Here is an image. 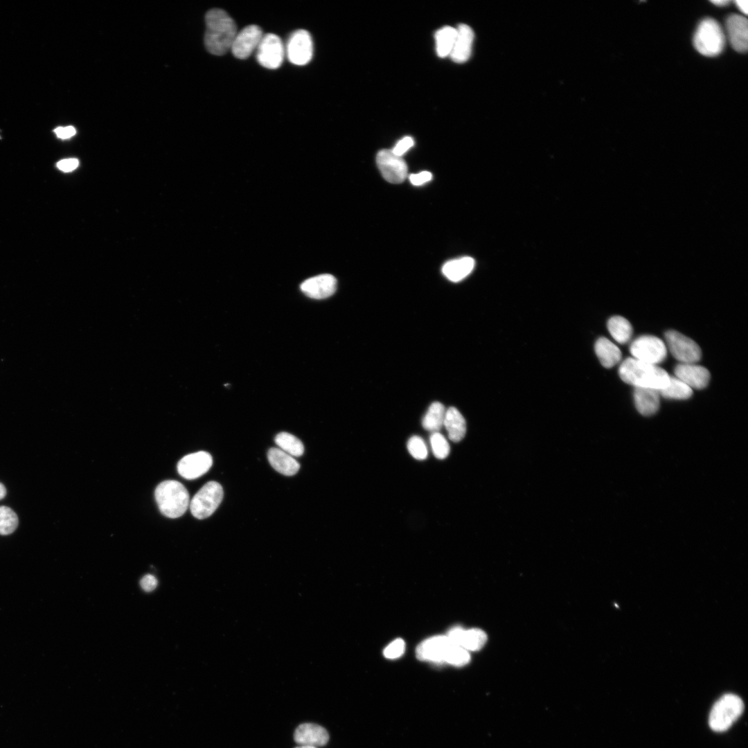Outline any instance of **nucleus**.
Segmentation results:
<instances>
[{"label": "nucleus", "mask_w": 748, "mask_h": 748, "mask_svg": "<svg viewBox=\"0 0 748 748\" xmlns=\"http://www.w3.org/2000/svg\"><path fill=\"white\" fill-rule=\"evenodd\" d=\"M206 30L204 44L207 51L215 55H222L231 49L238 33L231 16L224 10H209L205 16Z\"/></svg>", "instance_id": "nucleus-1"}, {"label": "nucleus", "mask_w": 748, "mask_h": 748, "mask_svg": "<svg viewBox=\"0 0 748 748\" xmlns=\"http://www.w3.org/2000/svg\"><path fill=\"white\" fill-rule=\"evenodd\" d=\"M618 373L621 380L635 387L651 388L661 390L670 382V375L659 366L629 357L619 366Z\"/></svg>", "instance_id": "nucleus-2"}, {"label": "nucleus", "mask_w": 748, "mask_h": 748, "mask_svg": "<svg viewBox=\"0 0 748 748\" xmlns=\"http://www.w3.org/2000/svg\"><path fill=\"white\" fill-rule=\"evenodd\" d=\"M154 497L160 512L169 518L181 517L190 504L188 490L175 480L161 482L155 489Z\"/></svg>", "instance_id": "nucleus-3"}, {"label": "nucleus", "mask_w": 748, "mask_h": 748, "mask_svg": "<svg viewBox=\"0 0 748 748\" xmlns=\"http://www.w3.org/2000/svg\"><path fill=\"white\" fill-rule=\"evenodd\" d=\"M743 710L744 704L740 697L732 693L722 695L710 711L709 724L711 729L717 732L728 730L741 715Z\"/></svg>", "instance_id": "nucleus-4"}, {"label": "nucleus", "mask_w": 748, "mask_h": 748, "mask_svg": "<svg viewBox=\"0 0 748 748\" xmlns=\"http://www.w3.org/2000/svg\"><path fill=\"white\" fill-rule=\"evenodd\" d=\"M693 44L703 55L713 57L720 54L724 48L725 35L720 24L712 18L703 19L695 32Z\"/></svg>", "instance_id": "nucleus-5"}, {"label": "nucleus", "mask_w": 748, "mask_h": 748, "mask_svg": "<svg viewBox=\"0 0 748 748\" xmlns=\"http://www.w3.org/2000/svg\"><path fill=\"white\" fill-rule=\"evenodd\" d=\"M223 496V489L219 483L207 482L194 495L190 502L192 515L199 519L210 517L220 504Z\"/></svg>", "instance_id": "nucleus-6"}, {"label": "nucleus", "mask_w": 748, "mask_h": 748, "mask_svg": "<svg viewBox=\"0 0 748 748\" xmlns=\"http://www.w3.org/2000/svg\"><path fill=\"white\" fill-rule=\"evenodd\" d=\"M630 351L635 359L655 365L662 362L667 355L664 341L652 335H642L634 339Z\"/></svg>", "instance_id": "nucleus-7"}, {"label": "nucleus", "mask_w": 748, "mask_h": 748, "mask_svg": "<svg viewBox=\"0 0 748 748\" xmlns=\"http://www.w3.org/2000/svg\"><path fill=\"white\" fill-rule=\"evenodd\" d=\"M665 338L670 352L682 363L695 364L700 359V348L691 339L675 330L667 331Z\"/></svg>", "instance_id": "nucleus-8"}, {"label": "nucleus", "mask_w": 748, "mask_h": 748, "mask_svg": "<svg viewBox=\"0 0 748 748\" xmlns=\"http://www.w3.org/2000/svg\"><path fill=\"white\" fill-rule=\"evenodd\" d=\"M285 54V46L278 35H263L256 49V58L261 66L269 69H278L283 62Z\"/></svg>", "instance_id": "nucleus-9"}, {"label": "nucleus", "mask_w": 748, "mask_h": 748, "mask_svg": "<svg viewBox=\"0 0 748 748\" xmlns=\"http://www.w3.org/2000/svg\"><path fill=\"white\" fill-rule=\"evenodd\" d=\"M285 49L291 63L298 66L307 64L313 55V43L310 34L304 29L295 30L290 35Z\"/></svg>", "instance_id": "nucleus-10"}, {"label": "nucleus", "mask_w": 748, "mask_h": 748, "mask_svg": "<svg viewBox=\"0 0 748 748\" xmlns=\"http://www.w3.org/2000/svg\"><path fill=\"white\" fill-rule=\"evenodd\" d=\"M378 168L383 177L392 184L402 183L407 175V166L402 158L391 150H382L376 157Z\"/></svg>", "instance_id": "nucleus-11"}, {"label": "nucleus", "mask_w": 748, "mask_h": 748, "mask_svg": "<svg viewBox=\"0 0 748 748\" xmlns=\"http://www.w3.org/2000/svg\"><path fill=\"white\" fill-rule=\"evenodd\" d=\"M262 36L260 26L249 25L237 33L230 50L235 57L247 59L257 49Z\"/></svg>", "instance_id": "nucleus-12"}, {"label": "nucleus", "mask_w": 748, "mask_h": 748, "mask_svg": "<svg viewBox=\"0 0 748 748\" xmlns=\"http://www.w3.org/2000/svg\"><path fill=\"white\" fill-rule=\"evenodd\" d=\"M212 464L211 455L207 452L199 451L184 456L177 464V471L183 478L193 480L206 473Z\"/></svg>", "instance_id": "nucleus-13"}, {"label": "nucleus", "mask_w": 748, "mask_h": 748, "mask_svg": "<svg viewBox=\"0 0 748 748\" xmlns=\"http://www.w3.org/2000/svg\"><path fill=\"white\" fill-rule=\"evenodd\" d=\"M452 645L447 636L430 637L418 645L416 656L422 661L443 664L445 663L446 654Z\"/></svg>", "instance_id": "nucleus-14"}, {"label": "nucleus", "mask_w": 748, "mask_h": 748, "mask_svg": "<svg viewBox=\"0 0 748 748\" xmlns=\"http://www.w3.org/2000/svg\"><path fill=\"white\" fill-rule=\"evenodd\" d=\"M301 290L310 298L323 299L332 296L337 289V280L331 274H324L304 280Z\"/></svg>", "instance_id": "nucleus-15"}, {"label": "nucleus", "mask_w": 748, "mask_h": 748, "mask_svg": "<svg viewBox=\"0 0 748 748\" xmlns=\"http://www.w3.org/2000/svg\"><path fill=\"white\" fill-rule=\"evenodd\" d=\"M452 643L465 650L477 651L482 648L487 641L486 634L478 628L463 630L460 627L451 629L446 635Z\"/></svg>", "instance_id": "nucleus-16"}, {"label": "nucleus", "mask_w": 748, "mask_h": 748, "mask_svg": "<svg viewBox=\"0 0 748 748\" xmlns=\"http://www.w3.org/2000/svg\"><path fill=\"white\" fill-rule=\"evenodd\" d=\"M729 41L732 47L740 53L746 52L748 45V22L745 17L733 14L726 21Z\"/></svg>", "instance_id": "nucleus-17"}, {"label": "nucleus", "mask_w": 748, "mask_h": 748, "mask_svg": "<svg viewBox=\"0 0 748 748\" xmlns=\"http://www.w3.org/2000/svg\"><path fill=\"white\" fill-rule=\"evenodd\" d=\"M676 377L691 388L702 389L707 386L710 380V373L704 366L695 364H678L675 368Z\"/></svg>", "instance_id": "nucleus-18"}, {"label": "nucleus", "mask_w": 748, "mask_h": 748, "mask_svg": "<svg viewBox=\"0 0 748 748\" xmlns=\"http://www.w3.org/2000/svg\"><path fill=\"white\" fill-rule=\"evenodd\" d=\"M456 28V38L449 56L454 62L462 63L470 57L474 32L469 26L464 24L458 25Z\"/></svg>", "instance_id": "nucleus-19"}, {"label": "nucleus", "mask_w": 748, "mask_h": 748, "mask_svg": "<svg viewBox=\"0 0 748 748\" xmlns=\"http://www.w3.org/2000/svg\"><path fill=\"white\" fill-rule=\"evenodd\" d=\"M294 740L300 745L323 746L328 740V731L320 725L312 723L300 724L295 730Z\"/></svg>", "instance_id": "nucleus-20"}, {"label": "nucleus", "mask_w": 748, "mask_h": 748, "mask_svg": "<svg viewBox=\"0 0 748 748\" xmlns=\"http://www.w3.org/2000/svg\"><path fill=\"white\" fill-rule=\"evenodd\" d=\"M659 395L657 389L635 387L634 400L638 411L643 416L655 413L659 407Z\"/></svg>", "instance_id": "nucleus-21"}, {"label": "nucleus", "mask_w": 748, "mask_h": 748, "mask_svg": "<svg viewBox=\"0 0 748 748\" xmlns=\"http://www.w3.org/2000/svg\"><path fill=\"white\" fill-rule=\"evenodd\" d=\"M267 458L272 467L285 476L294 475L300 468L299 462L280 448H270L267 452Z\"/></svg>", "instance_id": "nucleus-22"}, {"label": "nucleus", "mask_w": 748, "mask_h": 748, "mask_svg": "<svg viewBox=\"0 0 748 748\" xmlns=\"http://www.w3.org/2000/svg\"><path fill=\"white\" fill-rule=\"evenodd\" d=\"M474 260L471 257H462L445 262L442 268L444 276L452 282H458L472 271Z\"/></svg>", "instance_id": "nucleus-23"}, {"label": "nucleus", "mask_w": 748, "mask_h": 748, "mask_svg": "<svg viewBox=\"0 0 748 748\" xmlns=\"http://www.w3.org/2000/svg\"><path fill=\"white\" fill-rule=\"evenodd\" d=\"M443 426L447 430L449 439L453 442L461 441L465 435V420L455 407H451L445 411Z\"/></svg>", "instance_id": "nucleus-24"}, {"label": "nucleus", "mask_w": 748, "mask_h": 748, "mask_svg": "<svg viewBox=\"0 0 748 748\" xmlns=\"http://www.w3.org/2000/svg\"><path fill=\"white\" fill-rule=\"evenodd\" d=\"M594 348L601 364L605 368L615 366L621 359L619 348L605 337H600L596 341Z\"/></svg>", "instance_id": "nucleus-25"}, {"label": "nucleus", "mask_w": 748, "mask_h": 748, "mask_svg": "<svg viewBox=\"0 0 748 748\" xmlns=\"http://www.w3.org/2000/svg\"><path fill=\"white\" fill-rule=\"evenodd\" d=\"M456 35V28L444 26L435 33L436 51L440 57L449 56Z\"/></svg>", "instance_id": "nucleus-26"}, {"label": "nucleus", "mask_w": 748, "mask_h": 748, "mask_svg": "<svg viewBox=\"0 0 748 748\" xmlns=\"http://www.w3.org/2000/svg\"><path fill=\"white\" fill-rule=\"evenodd\" d=\"M445 411L443 404L438 402H433L423 417L422 427L432 433L438 432L443 426Z\"/></svg>", "instance_id": "nucleus-27"}, {"label": "nucleus", "mask_w": 748, "mask_h": 748, "mask_svg": "<svg viewBox=\"0 0 748 748\" xmlns=\"http://www.w3.org/2000/svg\"><path fill=\"white\" fill-rule=\"evenodd\" d=\"M607 328L612 337L618 343L627 342L632 335V327L624 317L614 316L607 322Z\"/></svg>", "instance_id": "nucleus-28"}, {"label": "nucleus", "mask_w": 748, "mask_h": 748, "mask_svg": "<svg viewBox=\"0 0 748 748\" xmlns=\"http://www.w3.org/2000/svg\"><path fill=\"white\" fill-rule=\"evenodd\" d=\"M659 394L668 399L684 400L689 398L692 389L676 377L670 376L668 385L659 391Z\"/></svg>", "instance_id": "nucleus-29"}, {"label": "nucleus", "mask_w": 748, "mask_h": 748, "mask_svg": "<svg viewBox=\"0 0 748 748\" xmlns=\"http://www.w3.org/2000/svg\"><path fill=\"white\" fill-rule=\"evenodd\" d=\"M275 443L280 449L292 456H300L304 452L303 443L290 433L280 432L275 437Z\"/></svg>", "instance_id": "nucleus-30"}, {"label": "nucleus", "mask_w": 748, "mask_h": 748, "mask_svg": "<svg viewBox=\"0 0 748 748\" xmlns=\"http://www.w3.org/2000/svg\"><path fill=\"white\" fill-rule=\"evenodd\" d=\"M18 517L9 507L0 506V535L12 533L18 526Z\"/></svg>", "instance_id": "nucleus-31"}, {"label": "nucleus", "mask_w": 748, "mask_h": 748, "mask_svg": "<svg viewBox=\"0 0 748 748\" xmlns=\"http://www.w3.org/2000/svg\"><path fill=\"white\" fill-rule=\"evenodd\" d=\"M470 660V656L467 650L452 643L446 654L445 662L461 666L469 663Z\"/></svg>", "instance_id": "nucleus-32"}, {"label": "nucleus", "mask_w": 748, "mask_h": 748, "mask_svg": "<svg viewBox=\"0 0 748 748\" xmlns=\"http://www.w3.org/2000/svg\"><path fill=\"white\" fill-rule=\"evenodd\" d=\"M429 441L435 457L438 459H444L449 455L450 451L449 445L440 433H432Z\"/></svg>", "instance_id": "nucleus-33"}, {"label": "nucleus", "mask_w": 748, "mask_h": 748, "mask_svg": "<svg viewBox=\"0 0 748 748\" xmlns=\"http://www.w3.org/2000/svg\"><path fill=\"white\" fill-rule=\"evenodd\" d=\"M407 449L410 454L417 460H425L427 457V447L420 436L411 437L407 442Z\"/></svg>", "instance_id": "nucleus-34"}, {"label": "nucleus", "mask_w": 748, "mask_h": 748, "mask_svg": "<svg viewBox=\"0 0 748 748\" xmlns=\"http://www.w3.org/2000/svg\"><path fill=\"white\" fill-rule=\"evenodd\" d=\"M404 648V641L401 639H397L385 648L384 655L388 659H396L403 654Z\"/></svg>", "instance_id": "nucleus-35"}, {"label": "nucleus", "mask_w": 748, "mask_h": 748, "mask_svg": "<svg viewBox=\"0 0 748 748\" xmlns=\"http://www.w3.org/2000/svg\"><path fill=\"white\" fill-rule=\"evenodd\" d=\"M414 145L413 139L410 136H404L400 139L391 150L397 156L402 157Z\"/></svg>", "instance_id": "nucleus-36"}, {"label": "nucleus", "mask_w": 748, "mask_h": 748, "mask_svg": "<svg viewBox=\"0 0 748 748\" xmlns=\"http://www.w3.org/2000/svg\"><path fill=\"white\" fill-rule=\"evenodd\" d=\"M409 180L411 183L414 186H421L432 179V175L430 172L422 171L417 174H411L409 175Z\"/></svg>", "instance_id": "nucleus-37"}, {"label": "nucleus", "mask_w": 748, "mask_h": 748, "mask_svg": "<svg viewBox=\"0 0 748 748\" xmlns=\"http://www.w3.org/2000/svg\"><path fill=\"white\" fill-rule=\"evenodd\" d=\"M79 165V161L77 159H62L57 163V167L63 172H71Z\"/></svg>", "instance_id": "nucleus-38"}, {"label": "nucleus", "mask_w": 748, "mask_h": 748, "mask_svg": "<svg viewBox=\"0 0 748 748\" xmlns=\"http://www.w3.org/2000/svg\"><path fill=\"white\" fill-rule=\"evenodd\" d=\"M157 585V580L156 578L152 575L143 576L140 581L141 587L147 592L154 590L156 588Z\"/></svg>", "instance_id": "nucleus-39"}, {"label": "nucleus", "mask_w": 748, "mask_h": 748, "mask_svg": "<svg viewBox=\"0 0 748 748\" xmlns=\"http://www.w3.org/2000/svg\"><path fill=\"white\" fill-rule=\"evenodd\" d=\"M54 132L58 138L66 139L75 135L76 130L73 126L58 127L54 130Z\"/></svg>", "instance_id": "nucleus-40"}, {"label": "nucleus", "mask_w": 748, "mask_h": 748, "mask_svg": "<svg viewBox=\"0 0 748 748\" xmlns=\"http://www.w3.org/2000/svg\"><path fill=\"white\" fill-rule=\"evenodd\" d=\"M736 6L738 9L745 15H747V0H737L735 1Z\"/></svg>", "instance_id": "nucleus-41"}, {"label": "nucleus", "mask_w": 748, "mask_h": 748, "mask_svg": "<svg viewBox=\"0 0 748 748\" xmlns=\"http://www.w3.org/2000/svg\"><path fill=\"white\" fill-rule=\"evenodd\" d=\"M711 2L713 3H714V4H715L716 6H724L727 5L730 1H728V0H715V1H711Z\"/></svg>", "instance_id": "nucleus-42"}, {"label": "nucleus", "mask_w": 748, "mask_h": 748, "mask_svg": "<svg viewBox=\"0 0 748 748\" xmlns=\"http://www.w3.org/2000/svg\"><path fill=\"white\" fill-rule=\"evenodd\" d=\"M6 495V489L3 483L0 482V500L5 497Z\"/></svg>", "instance_id": "nucleus-43"}, {"label": "nucleus", "mask_w": 748, "mask_h": 748, "mask_svg": "<svg viewBox=\"0 0 748 748\" xmlns=\"http://www.w3.org/2000/svg\"><path fill=\"white\" fill-rule=\"evenodd\" d=\"M296 748H317V747L310 746V745H301V746L297 747Z\"/></svg>", "instance_id": "nucleus-44"}]
</instances>
